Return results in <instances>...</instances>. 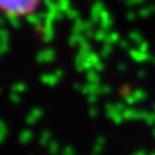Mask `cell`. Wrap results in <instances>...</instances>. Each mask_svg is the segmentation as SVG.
Segmentation results:
<instances>
[{
  "label": "cell",
  "instance_id": "1",
  "mask_svg": "<svg viewBox=\"0 0 155 155\" xmlns=\"http://www.w3.org/2000/svg\"><path fill=\"white\" fill-rule=\"evenodd\" d=\"M37 0H1L2 8L11 15L25 14L33 9Z\"/></svg>",
  "mask_w": 155,
  "mask_h": 155
}]
</instances>
